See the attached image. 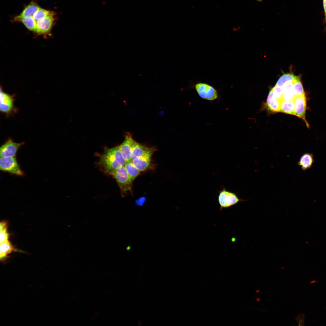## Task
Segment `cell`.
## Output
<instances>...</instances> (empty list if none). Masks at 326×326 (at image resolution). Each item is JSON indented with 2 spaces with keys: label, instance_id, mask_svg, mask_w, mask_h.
Here are the masks:
<instances>
[{
  "label": "cell",
  "instance_id": "cell-1",
  "mask_svg": "<svg viewBox=\"0 0 326 326\" xmlns=\"http://www.w3.org/2000/svg\"><path fill=\"white\" fill-rule=\"evenodd\" d=\"M126 162L118 145L105 149L100 157L98 164L104 172L109 174L114 171L124 166Z\"/></svg>",
  "mask_w": 326,
  "mask_h": 326
},
{
  "label": "cell",
  "instance_id": "cell-2",
  "mask_svg": "<svg viewBox=\"0 0 326 326\" xmlns=\"http://www.w3.org/2000/svg\"><path fill=\"white\" fill-rule=\"evenodd\" d=\"M57 19L56 14L50 11L45 17L36 22V36H42L45 38L52 36L51 30Z\"/></svg>",
  "mask_w": 326,
  "mask_h": 326
},
{
  "label": "cell",
  "instance_id": "cell-3",
  "mask_svg": "<svg viewBox=\"0 0 326 326\" xmlns=\"http://www.w3.org/2000/svg\"><path fill=\"white\" fill-rule=\"evenodd\" d=\"M109 174L115 179L122 196L129 191H132L133 181L129 177L124 165Z\"/></svg>",
  "mask_w": 326,
  "mask_h": 326
},
{
  "label": "cell",
  "instance_id": "cell-4",
  "mask_svg": "<svg viewBox=\"0 0 326 326\" xmlns=\"http://www.w3.org/2000/svg\"><path fill=\"white\" fill-rule=\"evenodd\" d=\"M0 92V111L7 117L14 115L19 109L14 105L15 94H10L5 92L1 86Z\"/></svg>",
  "mask_w": 326,
  "mask_h": 326
},
{
  "label": "cell",
  "instance_id": "cell-5",
  "mask_svg": "<svg viewBox=\"0 0 326 326\" xmlns=\"http://www.w3.org/2000/svg\"><path fill=\"white\" fill-rule=\"evenodd\" d=\"M218 203L220 211L228 209L241 202L246 200L240 199L234 192L227 190L225 187H222L218 192Z\"/></svg>",
  "mask_w": 326,
  "mask_h": 326
},
{
  "label": "cell",
  "instance_id": "cell-6",
  "mask_svg": "<svg viewBox=\"0 0 326 326\" xmlns=\"http://www.w3.org/2000/svg\"><path fill=\"white\" fill-rule=\"evenodd\" d=\"M0 169L2 171L18 176L24 175V172L21 169L15 156L1 157Z\"/></svg>",
  "mask_w": 326,
  "mask_h": 326
},
{
  "label": "cell",
  "instance_id": "cell-7",
  "mask_svg": "<svg viewBox=\"0 0 326 326\" xmlns=\"http://www.w3.org/2000/svg\"><path fill=\"white\" fill-rule=\"evenodd\" d=\"M194 87L199 96L203 99L212 101L218 97L217 91L209 84L198 82L195 85Z\"/></svg>",
  "mask_w": 326,
  "mask_h": 326
},
{
  "label": "cell",
  "instance_id": "cell-8",
  "mask_svg": "<svg viewBox=\"0 0 326 326\" xmlns=\"http://www.w3.org/2000/svg\"><path fill=\"white\" fill-rule=\"evenodd\" d=\"M24 143V142H15L11 138L9 137L0 147V157L15 156L18 150Z\"/></svg>",
  "mask_w": 326,
  "mask_h": 326
},
{
  "label": "cell",
  "instance_id": "cell-9",
  "mask_svg": "<svg viewBox=\"0 0 326 326\" xmlns=\"http://www.w3.org/2000/svg\"><path fill=\"white\" fill-rule=\"evenodd\" d=\"M135 142L132 135L127 133L124 141L119 145L120 152L126 161H131L132 158V151Z\"/></svg>",
  "mask_w": 326,
  "mask_h": 326
},
{
  "label": "cell",
  "instance_id": "cell-10",
  "mask_svg": "<svg viewBox=\"0 0 326 326\" xmlns=\"http://www.w3.org/2000/svg\"><path fill=\"white\" fill-rule=\"evenodd\" d=\"M295 115L304 120L308 127L309 125L305 118L306 110V98L305 95L296 96L293 100Z\"/></svg>",
  "mask_w": 326,
  "mask_h": 326
},
{
  "label": "cell",
  "instance_id": "cell-11",
  "mask_svg": "<svg viewBox=\"0 0 326 326\" xmlns=\"http://www.w3.org/2000/svg\"><path fill=\"white\" fill-rule=\"evenodd\" d=\"M156 150L154 147H148L136 141L133 149L132 158L145 156H152Z\"/></svg>",
  "mask_w": 326,
  "mask_h": 326
},
{
  "label": "cell",
  "instance_id": "cell-12",
  "mask_svg": "<svg viewBox=\"0 0 326 326\" xmlns=\"http://www.w3.org/2000/svg\"><path fill=\"white\" fill-rule=\"evenodd\" d=\"M152 156H145L132 158L131 161L140 171L149 169L152 164Z\"/></svg>",
  "mask_w": 326,
  "mask_h": 326
},
{
  "label": "cell",
  "instance_id": "cell-13",
  "mask_svg": "<svg viewBox=\"0 0 326 326\" xmlns=\"http://www.w3.org/2000/svg\"><path fill=\"white\" fill-rule=\"evenodd\" d=\"M12 21L21 23L29 31L35 34L36 22L32 16L21 17L17 15L13 17Z\"/></svg>",
  "mask_w": 326,
  "mask_h": 326
},
{
  "label": "cell",
  "instance_id": "cell-14",
  "mask_svg": "<svg viewBox=\"0 0 326 326\" xmlns=\"http://www.w3.org/2000/svg\"><path fill=\"white\" fill-rule=\"evenodd\" d=\"M267 105L268 109L271 111L280 112V101L275 97L273 88L270 90L268 96Z\"/></svg>",
  "mask_w": 326,
  "mask_h": 326
},
{
  "label": "cell",
  "instance_id": "cell-15",
  "mask_svg": "<svg viewBox=\"0 0 326 326\" xmlns=\"http://www.w3.org/2000/svg\"><path fill=\"white\" fill-rule=\"evenodd\" d=\"M314 162L313 155L305 153L301 156L298 163L301 166L302 170L305 171L310 168Z\"/></svg>",
  "mask_w": 326,
  "mask_h": 326
},
{
  "label": "cell",
  "instance_id": "cell-16",
  "mask_svg": "<svg viewBox=\"0 0 326 326\" xmlns=\"http://www.w3.org/2000/svg\"><path fill=\"white\" fill-rule=\"evenodd\" d=\"M40 7L37 2L33 0L24 7L22 12L18 15L21 17L32 16Z\"/></svg>",
  "mask_w": 326,
  "mask_h": 326
},
{
  "label": "cell",
  "instance_id": "cell-17",
  "mask_svg": "<svg viewBox=\"0 0 326 326\" xmlns=\"http://www.w3.org/2000/svg\"><path fill=\"white\" fill-rule=\"evenodd\" d=\"M300 79L299 76L295 75L292 73H284L278 79L276 85L283 88L286 83L293 82Z\"/></svg>",
  "mask_w": 326,
  "mask_h": 326
},
{
  "label": "cell",
  "instance_id": "cell-18",
  "mask_svg": "<svg viewBox=\"0 0 326 326\" xmlns=\"http://www.w3.org/2000/svg\"><path fill=\"white\" fill-rule=\"evenodd\" d=\"M280 112L295 115L294 104L293 101L284 99L280 101Z\"/></svg>",
  "mask_w": 326,
  "mask_h": 326
},
{
  "label": "cell",
  "instance_id": "cell-19",
  "mask_svg": "<svg viewBox=\"0 0 326 326\" xmlns=\"http://www.w3.org/2000/svg\"><path fill=\"white\" fill-rule=\"evenodd\" d=\"M283 99L287 101H293L296 97L293 89V82L286 83L283 88Z\"/></svg>",
  "mask_w": 326,
  "mask_h": 326
},
{
  "label": "cell",
  "instance_id": "cell-20",
  "mask_svg": "<svg viewBox=\"0 0 326 326\" xmlns=\"http://www.w3.org/2000/svg\"><path fill=\"white\" fill-rule=\"evenodd\" d=\"M15 249L9 241L0 243V259L3 260L7 255L14 251Z\"/></svg>",
  "mask_w": 326,
  "mask_h": 326
},
{
  "label": "cell",
  "instance_id": "cell-21",
  "mask_svg": "<svg viewBox=\"0 0 326 326\" xmlns=\"http://www.w3.org/2000/svg\"><path fill=\"white\" fill-rule=\"evenodd\" d=\"M124 166L128 174L133 181L139 175L140 171L131 161H126Z\"/></svg>",
  "mask_w": 326,
  "mask_h": 326
},
{
  "label": "cell",
  "instance_id": "cell-22",
  "mask_svg": "<svg viewBox=\"0 0 326 326\" xmlns=\"http://www.w3.org/2000/svg\"><path fill=\"white\" fill-rule=\"evenodd\" d=\"M0 243L8 240L9 234L7 231V224L5 221L1 222L0 224Z\"/></svg>",
  "mask_w": 326,
  "mask_h": 326
},
{
  "label": "cell",
  "instance_id": "cell-23",
  "mask_svg": "<svg viewBox=\"0 0 326 326\" xmlns=\"http://www.w3.org/2000/svg\"><path fill=\"white\" fill-rule=\"evenodd\" d=\"M293 89L295 96L305 95L303 87L300 79L293 82Z\"/></svg>",
  "mask_w": 326,
  "mask_h": 326
},
{
  "label": "cell",
  "instance_id": "cell-24",
  "mask_svg": "<svg viewBox=\"0 0 326 326\" xmlns=\"http://www.w3.org/2000/svg\"><path fill=\"white\" fill-rule=\"evenodd\" d=\"M50 11L40 7L34 13L32 17L36 22L37 21L46 16Z\"/></svg>",
  "mask_w": 326,
  "mask_h": 326
},
{
  "label": "cell",
  "instance_id": "cell-25",
  "mask_svg": "<svg viewBox=\"0 0 326 326\" xmlns=\"http://www.w3.org/2000/svg\"><path fill=\"white\" fill-rule=\"evenodd\" d=\"M273 88L274 95L277 99L280 101L283 100V88L276 85Z\"/></svg>",
  "mask_w": 326,
  "mask_h": 326
},
{
  "label": "cell",
  "instance_id": "cell-26",
  "mask_svg": "<svg viewBox=\"0 0 326 326\" xmlns=\"http://www.w3.org/2000/svg\"><path fill=\"white\" fill-rule=\"evenodd\" d=\"M297 321L299 326L303 325L304 323V316L303 314H299L297 317Z\"/></svg>",
  "mask_w": 326,
  "mask_h": 326
},
{
  "label": "cell",
  "instance_id": "cell-27",
  "mask_svg": "<svg viewBox=\"0 0 326 326\" xmlns=\"http://www.w3.org/2000/svg\"><path fill=\"white\" fill-rule=\"evenodd\" d=\"M145 200L144 199H139V200H137L136 202V203L137 205L139 206H142L143 205L145 201Z\"/></svg>",
  "mask_w": 326,
  "mask_h": 326
},
{
  "label": "cell",
  "instance_id": "cell-28",
  "mask_svg": "<svg viewBox=\"0 0 326 326\" xmlns=\"http://www.w3.org/2000/svg\"><path fill=\"white\" fill-rule=\"evenodd\" d=\"M324 8L325 15H326V0H323Z\"/></svg>",
  "mask_w": 326,
  "mask_h": 326
},
{
  "label": "cell",
  "instance_id": "cell-29",
  "mask_svg": "<svg viewBox=\"0 0 326 326\" xmlns=\"http://www.w3.org/2000/svg\"><path fill=\"white\" fill-rule=\"evenodd\" d=\"M258 0V1H261L262 0Z\"/></svg>",
  "mask_w": 326,
  "mask_h": 326
},
{
  "label": "cell",
  "instance_id": "cell-30",
  "mask_svg": "<svg viewBox=\"0 0 326 326\" xmlns=\"http://www.w3.org/2000/svg\"><path fill=\"white\" fill-rule=\"evenodd\" d=\"M325 17H326L325 18H326V15H325Z\"/></svg>",
  "mask_w": 326,
  "mask_h": 326
}]
</instances>
